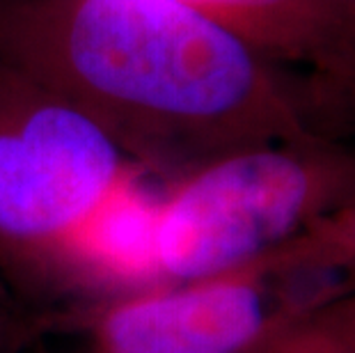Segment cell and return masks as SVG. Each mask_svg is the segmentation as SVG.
Listing matches in <instances>:
<instances>
[{
    "instance_id": "8992f818",
    "label": "cell",
    "mask_w": 355,
    "mask_h": 353,
    "mask_svg": "<svg viewBox=\"0 0 355 353\" xmlns=\"http://www.w3.org/2000/svg\"><path fill=\"white\" fill-rule=\"evenodd\" d=\"M266 55L277 67L307 69V96L319 110L349 85L337 30L321 0H184Z\"/></svg>"
},
{
    "instance_id": "ba28073f",
    "label": "cell",
    "mask_w": 355,
    "mask_h": 353,
    "mask_svg": "<svg viewBox=\"0 0 355 353\" xmlns=\"http://www.w3.org/2000/svg\"><path fill=\"white\" fill-rule=\"evenodd\" d=\"M254 353H355V287L293 310Z\"/></svg>"
},
{
    "instance_id": "277c9868",
    "label": "cell",
    "mask_w": 355,
    "mask_h": 353,
    "mask_svg": "<svg viewBox=\"0 0 355 353\" xmlns=\"http://www.w3.org/2000/svg\"><path fill=\"white\" fill-rule=\"evenodd\" d=\"M307 303L296 284L252 268L158 284L89 307L87 353H254Z\"/></svg>"
},
{
    "instance_id": "5b68a950",
    "label": "cell",
    "mask_w": 355,
    "mask_h": 353,
    "mask_svg": "<svg viewBox=\"0 0 355 353\" xmlns=\"http://www.w3.org/2000/svg\"><path fill=\"white\" fill-rule=\"evenodd\" d=\"M149 172L133 170L71 239L58 289L101 300L156 287V202ZM99 300V303H101Z\"/></svg>"
},
{
    "instance_id": "8fae6325",
    "label": "cell",
    "mask_w": 355,
    "mask_h": 353,
    "mask_svg": "<svg viewBox=\"0 0 355 353\" xmlns=\"http://www.w3.org/2000/svg\"><path fill=\"white\" fill-rule=\"evenodd\" d=\"M26 337V321L21 319L12 298H7L0 289V353H17Z\"/></svg>"
},
{
    "instance_id": "30bf717a",
    "label": "cell",
    "mask_w": 355,
    "mask_h": 353,
    "mask_svg": "<svg viewBox=\"0 0 355 353\" xmlns=\"http://www.w3.org/2000/svg\"><path fill=\"white\" fill-rule=\"evenodd\" d=\"M319 126L326 133L355 138V85L330 101L319 115Z\"/></svg>"
},
{
    "instance_id": "6da1fadb",
    "label": "cell",
    "mask_w": 355,
    "mask_h": 353,
    "mask_svg": "<svg viewBox=\"0 0 355 353\" xmlns=\"http://www.w3.org/2000/svg\"><path fill=\"white\" fill-rule=\"evenodd\" d=\"M0 62L69 99L165 182L319 131L305 83L184 0H0Z\"/></svg>"
},
{
    "instance_id": "3957f363",
    "label": "cell",
    "mask_w": 355,
    "mask_h": 353,
    "mask_svg": "<svg viewBox=\"0 0 355 353\" xmlns=\"http://www.w3.org/2000/svg\"><path fill=\"white\" fill-rule=\"evenodd\" d=\"M133 170L87 112L0 62V266L14 280L58 287L71 239Z\"/></svg>"
},
{
    "instance_id": "9c48e42d",
    "label": "cell",
    "mask_w": 355,
    "mask_h": 353,
    "mask_svg": "<svg viewBox=\"0 0 355 353\" xmlns=\"http://www.w3.org/2000/svg\"><path fill=\"white\" fill-rule=\"evenodd\" d=\"M321 3H323V7H326L332 26H335V30H337V37H339V44H342L346 64H349V76H351L349 85L339 92V94H344L346 89H351L355 85V0H321ZM339 94L332 96L330 101H335Z\"/></svg>"
},
{
    "instance_id": "52a82bcc",
    "label": "cell",
    "mask_w": 355,
    "mask_h": 353,
    "mask_svg": "<svg viewBox=\"0 0 355 353\" xmlns=\"http://www.w3.org/2000/svg\"><path fill=\"white\" fill-rule=\"evenodd\" d=\"M245 268L286 282L332 273L355 277V193L293 241Z\"/></svg>"
},
{
    "instance_id": "7a4b0ae2",
    "label": "cell",
    "mask_w": 355,
    "mask_h": 353,
    "mask_svg": "<svg viewBox=\"0 0 355 353\" xmlns=\"http://www.w3.org/2000/svg\"><path fill=\"white\" fill-rule=\"evenodd\" d=\"M353 193L355 138L337 133L314 131L195 165L158 191V284L207 280L250 266Z\"/></svg>"
}]
</instances>
